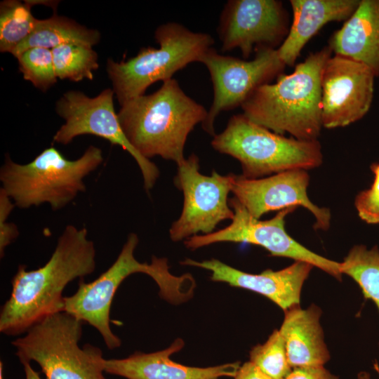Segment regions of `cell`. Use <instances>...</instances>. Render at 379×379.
Instances as JSON below:
<instances>
[{
    "label": "cell",
    "instance_id": "obj_33",
    "mask_svg": "<svg viewBox=\"0 0 379 379\" xmlns=\"http://www.w3.org/2000/svg\"><path fill=\"white\" fill-rule=\"evenodd\" d=\"M4 365L2 364V362L1 361L0 363V379H4V374H3V372H4Z\"/></svg>",
    "mask_w": 379,
    "mask_h": 379
},
{
    "label": "cell",
    "instance_id": "obj_9",
    "mask_svg": "<svg viewBox=\"0 0 379 379\" xmlns=\"http://www.w3.org/2000/svg\"><path fill=\"white\" fill-rule=\"evenodd\" d=\"M229 204L234 211L230 224L208 234H198L187 239L184 244L188 249L194 251L220 242L250 244L264 248L272 256L306 262L339 281L342 279L339 262L310 251L286 231L285 218L295 207L279 211L270 220H260L251 215L235 197L229 199Z\"/></svg>",
    "mask_w": 379,
    "mask_h": 379
},
{
    "label": "cell",
    "instance_id": "obj_16",
    "mask_svg": "<svg viewBox=\"0 0 379 379\" xmlns=\"http://www.w3.org/2000/svg\"><path fill=\"white\" fill-rule=\"evenodd\" d=\"M181 264L209 271L213 281L259 293L284 311L300 305L302 286L314 267L306 262L295 261L279 270L268 269L259 274H251L215 258L202 261L186 258Z\"/></svg>",
    "mask_w": 379,
    "mask_h": 379
},
{
    "label": "cell",
    "instance_id": "obj_31",
    "mask_svg": "<svg viewBox=\"0 0 379 379\" xmlns=\"http://www.w3.org/2000/svg\"><path fill=\"white\" fill-rule=\"evenodd\" d=\"M22 364L24 368L25 379H42L39 373L32 368L29 362H24Z\"/></svg>",
    "mask_w": 379,
    "mask_h": 379
},
{
    "label": "cell",
    "instance_id": "obj_15",
    "mask_svg": "<svg viewBox=\"0 0 379 379\" xmlns=\"http://www.w3.org/2000/svg\"><path fill=\"white\" fill-rule=\"evenodd\" d=\"M310 175L295 169L255 179L232 174V193L248 213L260 219L267 213L302 206L315 218L314 227L327 230L331 215L327 208L313 204L307 194Z\"/></svg>",
    "mask_w": 379,
    "mask_h": 379
},
{
    "label": "cell",
    "instance_id": "obj_24",
    "mask_svg": "<svg viewBox=\"0 0 379 379\" xmlns=\"http://www.w3.org/2000/svg\"><path fill=\"white\" fill-rule=\"evenodd\" d=\"M55 74L60 79L80 81L92 80L99 67L98 54L92 46L65 44L51 49Z\"/></svg>",
    "mask_w": 379,
    "mask_h": 379
},
{
    "label": "cell",
    "instance_id": "obj_1",
    "mask_svg": "<svg viewBox=\"0 0 379 379\" xmlns=\"http://www.w3.org/2000/svg\"><path fill=\"white\" fill-rule=\"evenodd\" d=\"M95 254L88 230L67 225L44 266L28 271L25 265H19L11 295L1 309L0 332L19 335L46 317L63 312L65 288L95 271Z\"/></svg>",
    "mask_w": 379,
    "mask_h": 379
},
{
    "label": "cell",
    "instance_id": "obj_23",
    "mask_svg": "<svg viewBox=\"0 0 379 379\" xmlns=\"http://www.w3.org/2000/svg\"><path fill=\"white\" fill-rule=\"evenodd\" d=\"M340 263V271L354 280L364 296L371 300L379 311V249L374 246L368 249L355 245Z\"/></svg>",
    "mask_w": 379,
    "mask_h": 379
},
{
    "label": "cell",
    "instance_id": "obj_27",
    "mask_svg": "<svg viewBox=\"0 0 379 379\" xmlns=\"http://www.w3.org/2000/svg\"><path fill=\"white\" fill-rule=\"evenodd\" d=\"M374 175L371 186L360 192L354 200L359 217L368 224H379V162L371 165Z\"/></svg>",
    "mask_w": 379,
    "mask_h": 379
},
{
    "label": "cell",
    "instance_id": "obj_21",
    "mask_svg": "<svg viewBox=\"0 0 379 379\" xmlns=\"http://www.w3.org/2000/svg\"><path fill=\"white\" fill-rule=\"evenodd\" d=\"M100 38L98 30L88 29L76 21L55 13L50 18L39 20L33 32L13 51L17 58L25 51L36 47L53 49L69 43L89 46L97 44Z\"/></svg>",
    "mask_w": 379,
    "mask_h": 379
},
{
    "label": "cell",
    "instance_id": "obj_6",
    "mask_svg": "<svg viewBox=\"0 0 379 379\" xmlns=\"http://www.w3.org/2000/svg\"><path fill=\"white\" fill-rule=\"evenodd\" d=\"M217 152L232 157L250 179L281 172L319 167L323 162L318 140L286 138L261 126L243 114L233 115L226 128L211 140Z\"/></svg>",
    "mask_w": 379,
    "mask_h": 379
},
{
    "label": "cell",
    "instance_id": "obj_5",
    "mask_svg": "<svg viewBox=\"0 0 379 379\" xmlns=\"http://www.w3.org/2000/svg\"><path fill=\"white\" fill-rule=\"evenodd\" d=\"M102 161L101 149L93 145L74 160L65 158L54 147L46 148L25 164L6 156L0 169L1 189L18 208L47 203L57 211L86 190L84 179Z\"/></svg>",
    "mask_w": 379,
    "mask_h": 379
},
{
    "label": "cell",
    "instance_id": "obj_13",
    "mask_svg": "<svg viewBox=\"0 0 379 379\" xmlns=\"http://www.w3.org/2000/svg\"><path fill=\"white\" fill-rule=\"evenodd\" d=\"M288 31V13L277 0H230L218 27L221 51L238 48L245 60L258 49H277Z\"/></svg>",
    "mask_w": 379,
    "mask_h": 379
},
{
    "label": "cell",
    "instance_id": "obj_25",
    "mask_svg": "<svg viewBox=\"0 0 379 379\" xmlns=\"http://www.w3.org/2000/svg\"><path fill=\"white\" fill-rule=\"evenodd\" d=\"M250 361L272 379H283L292 370L284 340L275 329L263 344L254 346L249 353Z\"/></svg>",
    "mask_w": 379,
    "mask_h": 379
},
{
    "label": "cell",
    "instance_id": "obj_10",
    "mask_svg": "<svg viewBox=\"0 0 379 379\" xmlns=\"http://www.w3.org/2000/svg\"><path fill=\"white\" fill-rule=\"evenodd\" d=\"M174 184L183 194L181 214L174 221L169 235L173 241H180L214 232L217 225L232 220L234 211L229 204L232 173L222 175L213 171L210 175L199 171V159L192 154L177 164Z\"/></svg>",
    "mask_w": 379,
    "mask_h": 379
},
{
    "label": "cell",
    "instance_id": "obj_7",
    "mask_svg": "<svg viewBox=\"0 0 379 379\" xmlns=\"http://www.w3.org/2000/svg\"><path fill=\"white\" fill-rule=\"evenodd\" d=\"M154 39L159 48L142 47L135 57L120 62L107 60V72L120 105L145 95L152 84L172 79L190 63L200 62L214 44L210 34L172 22L159 25Z\"/></svg>",
    "mask_w": 379,
    "mask_h": 379
},
{
    "label": "cell",
    "instance_id": "obj_4",
    "mask_svg": "<svg viewBox=\"0 0 379 379\" xmlns=\"http://www.w3.org/2000/svg\"><path fill=\"white\" fill-rule=\"evenodd\" d=\"M138 242V235L130 233L112 265L91 282L80 279L75 293L64 299L63 312L93 326L109 350L121 345L110 327V309L119 286L128 276L140 272L151 277L159 286L160 297L174 305L189 300L196 287L192 274H173L166 258L153 256L150 263L139 262L134 255Z\"/></svg>",
    "mask_w": 379,
    "mask_h": 379
},
{
    "label": "cell",
    "instance_id": "obj_28",
    "mask_svg": "<svg viewBox=\"0 0 379 379\" xmlns=\"http://www.w3.org/2000/svg\"><path fill=\"white\" fill-rule=\"evenodd\" d=\"M15 205L1 188L0 190V255L3 258L5 248L19 235L17 226L7 221Z\"/></svg>",
    "mask_w": 379,
    "mask_h": 379
},
{
    "label": "cell",
    "instance_id": "obj_19",
    "mask_svg": "<svg viewBox=\"0 0 379 379\" xmlns=\"http://www.w3.org/2000/svg\"><path fill=\"white\" fill-rule=\"evenodd\" d=\"M321 308L300 305L284 311L280 328L288 362L293 368L324 366L331 359L321 325Z\"/></svg>",
    "mask_w": 379,
    "mask_h": 379
},
{
    "label": "cell",
    "instance_id": "obj_20",
    "mask_svg": "<svg viewBox=\"0 0 379 379\" xmlns=\"http://www.w3.org/2000/svg\"><path fill=\"white\" fill-rule=\"evenodd\" d=\"M335 54L360 62L379 77V0H360L352 15L331 36Z\"/></svg>",
    "mask_w": 379,
    "mask_h": 379
},
{
    "label": "cell",
    "instance_id": "obj_11",
    "mask_svg": "<svg viewBox=\"0 0 379 379\" xmlns=\"http://www.w3.org/2000/svg\"><path fill=\"white\" fill-rule=\"evenodd\" d=\"M114 94L111 88L93 98L77 91L64 93L56 103V112L65 123L54 135L53 141L67 145L79 135L90 134L121 147L135 160L145 190L149 192L159 176V170L154 163L142 157L128 140L114 108Z\"/></svg>",
    "mask_w": 379,
    "mask_h": 379
},
{
    "label": "cell",
    "instance_id": "obj_29",
    "mask_svg": "<svg viewBox=\"0 0 379 379\" xmlns=\"http://www.w3.org/2000/svg\"><path fill=\"white\" fill-rule=\"evenodd\" d=\"M283 379H339L324 366L293 368Z\"/></svg>",
    "mask_w": 379,
    "mask_h": 379
},
{
    "label": "cell",
    "instance_id": "obj_3",
    "mask_svg": "<svg viewBox=\"0 0 379 379\" xmlns=\"http://www.w3.org/2000/svg\"><path fill=\"white\" fill-rule=\"evenodd\" d=\"M331 53L328 46L312 53L291 74L260 86L241 105L243 114L276 133L317 140L323 127L321 75Z\"/></svg>",
    "mask_w": 379,
    "mask_h": 379
},
{
    "label": "cell",
    "instance_id": "obj_18",
    "mask_svg": "<svg viewBox=\"0 0 379 379\" xmlns=\"http://www.w3.org/2000/svg\"><path fill=\"white\" fill-rule=\"evenodd\" d=\"M360 0H291L293 21L288 33L277 48L286 66H293L305 44L326 24L347 20Z\"/></svg>",
    "mask_w": 379,
    "mask_h": 379
},
{
    "label": "cell",
    "instance_id": "obj_8",
    "mask_svg": "<svg viewBox=\"0 0 379 379\" xmlns=\"http://www.w3.org/2000/svg\"><path fill=\"white\" fill-rule=\"evenodd\" d=\"M84 324L65 312L48 315L11 342L15 355L37 363L46 379H106L101 350L79 345Z\"/></svg>",
    "mask_w": 379,
    "mask_h": 379
},
{
    "label": "cell",
    "instance_id": "obj_12",
    "mask_svg": "<svg viewBox=\"0 0 379 379\" xmlns=\"http://www.w3.org/2000/svg\"><path fill=\"white\" fill-rule=\"evenodd\" d=\"M208 70L213 87V100L201 126L212 135L218 116L241 105L260 86L269 84L281 74L285 65L277 48H262L255 51L251 60L218 53L211 47L201 58Z\"/></svg>",
    "mask_w": 379,
    "mask_h": 379
},
{
    "label": "cell",
    "instance_id": "obj_22",
    "mask_svg": "<svg viewBox=\"0 0 379 379\" xmlns=\"http://www.w3.org/2000/svg\"><path fill=\"white\" fill-rule=\"evenodd\" d=\"M36 1L6 0L0 4V51L11 53L35 29L39 21L31 11Z\"/></svg>",
    "mask_w": 379,
    "mask_h": 379
},
{
    "label": "cell",
    "instance_id": "obj_26",
    "mask_svg": "<svg viewBox=\"0 0 379 379\" xmlns=\"http://www.w3.org/2000/svg\"><path fill=\"white\" fill-rule=\"evenodd\" d=\"M19 70L25 80L42 91L57 81L51 49L36 47L27 49L17 58Z\"/></svg>",
    "mask_w": 379,
    "mask_h": 379
},
{
    "label": "cell",
    "instance_id": "obj_32",
    "mask_svg": "<svg viewBox=\"0 0 379 379\" xmlns=\"http://www.w3.org/2000/svg\"><path fill=\"white\" fill-rule=\"evenodd\" d=\"M373 367L375 371L378 373L379 375V366L375 361V363L373 364ZM358 379H371V375L366 372V371H360L357 375Z\"/></svg>",
    "mask_w": 379,
    "mask_h": 379
},
{
    "label": "cell",
    "instance_id": "obj_14",
    "mask_svg": "<svg viewBox=\"0 0 379 379\" xmlns=\"http://www.w3.org/2000/svg\"><path fill=\"white\" fill-rule=\"evenodd\" d=\"M375 77L364 64L343 55H331L321 75L323 127H345L363 118L372 104Z\"/></svg>",
    "mask_w": 379,
    "mask_h": 379
},
{
    "label": "cell",
    "instance_id": "obj_2",
    "mask_svg": "<svg viewBox=\"0 0 379 379\" xmlns=\"http://www.w3.org/2000/svg\"><path fill=\"white\" fill-rule=\"evenodd\" d=\"M117 114L126 137L142 157L158 156L177 165L185 159L189 134L205 121L208 110L172 78L157 91L126 102Z\"/></svg>",
    "mask_w": 379,
    "mask_h": 379
},
{
    "label": "cell",
    "instance_id": "obj_17",
    "mask_svg": "<svg viewBox=\"0 0 379 379\" xmlns=\"http://www.w3.org/2000/svg\"><path fill=\"white\" fill-rule=\"evenodd\" d=\"M185 345L175 339L167 348L151 353L136 352L124 359L103 360L104 371L126 379H220L234 377L239 362L208 367L190 366L175 362L171 356Z\"/></svg>",
    "mask_w": 379,
    "mask_h": 379
},
{
    "label": "cell",
    "instance_id": "obj_30",
    "mask_svg": "<svg viewBox=\"0 0 379 379\" xmlns=\"http://www.w3.org/2000/svg\"><path fill=\"white\" fill-rule=\"evenodd\" d=\"M234 379H272L251 361L240 365Z\"/></svg>",
    "mask_w": 379,
    "mask_h": 379
}]
</instances>
